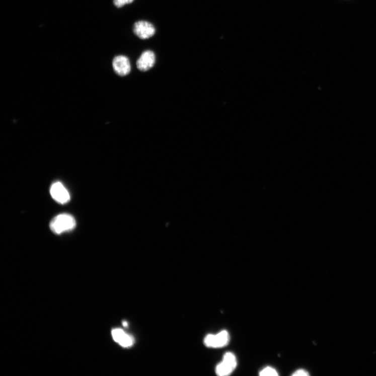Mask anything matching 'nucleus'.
Returning a JSON list of instances; mask_svg holds the SVG:
<instances>
[{
  "label": "nucleus",
  "instance_id": "0eeeda50",
  "mask_svg": "<svg viewBox=\"0 0 376 376\" xmlns=\"http://www.w3.org/2000/svg\"><path fill=\"white\" fill-rule=\"evenodd\" d=\"M113 67L115 72L121 77L128 75L131 69L129 58L123 55H117L114 58Z\"/></svg>",
  "mask_w": 376,
  "mask_h": 376
},
{
  "label": "nucleus",
  "instance_id": "20e7f679",
  "mask_svg": "<svg viewBox=\"0 0 376 376\" xmlns=\"http://www.w3.org/2000/svg\"><path fill=\"white\" fill-rule=\"evenodd\" d=\"M230 340L229 333L227 330H223L215 335L208 334L204 339V344L209 347L219 348L227 346Z\"/></svg>",
  "mask_w": 376,
  "mask_h": 376
},
{
  "label": "nucleus",
  "instance_id": "6e6552de",
  "mask_svg": "<svg viewBox=\"0 0 376 376\" xmlns=\"http://www.w3.org/2000/svg\"><path fill=\"white\" fill-rule=\"evenodd\" d=\"M112 336L115 341L123 347H130L133 344V338L121 329H114Z\"/></svg>",
  "mask_w": 376,
  "mask_h": 376
},
{
  "label": "nucleus",
  "instance_id": "9b49d317",
  "mask_svg": "<svg viewBox=\"0 0 376 376\" xmlns=\"http://www.w3.org/2000/svg\"><path fill=\"white\" fill-rule=\"evenodd\" d=\"M310 374L305 369H300L296 370L292 375L294 376H309Z\"/></svg>",
  "mask_w": 376,
  "mask_h": 376
},
{
  "label": "nucleus",
  "instance_id": "f257e3e1",
  "mask_svg": "<svg viewBox=\"0 0 376 376\" xmlns=\"http://www.w3.org/2000/svg\"><path fill=\"white\" fill-rule=\"evenodd\" d=\"M76 226V219L71 215L68 214H61L55 216L50 224L51 230L58 235L72 231Z\"/></svg>",
  "mask_w": 376,
  "mask_h": 376
},
{
  "label": "nucleus",
  "instance_id": "1a4fd4ad",
  "mask_svg": "<svg viewBox=\"0 0 376 376\" xmlns=\"http://www.w3.org/2000/svg\"><path fill=\"white\" fill-rule=\"evenodd\" d=\"M260 375L261 376H277L278 375L276 370L271 367H267L260 371Z\"/></svg>",
  "mask_w": 376,
  "mask_h": 376
},
{
  "label": "nucleus",
  "instance_id": "423d86ee",
  "mask_svg": "<svg viewBox=\"0 0 376 376\" xmlns=\"http://www.w3.org/2000/svg\"><path fill=\"white\" fill-rule=\"evenodd\" d=\"M156 61V54L150 50L142 52L136 61V66L139 70L147 71L154 66Z\"/></svg>",
  "mask_w": 376,
  "mask_h": 376
},
{
  "label": "nucleus",
  "instance_id": "7ed1b4c3",
  "mask_svg": "<svg viewBox=\"0 0 376 376\" xmlns=\"http://www.w3.org/2000/svg\"><path fill=\"white\" fill-rule=\"evenodd\" d=\"M133 32L138 38L145 40L154 36L156 29L154 25L146 21H138L133 26Z\"/></svg>",
  "mask_w": 376,
  "mask_h": 376
},
{
  "label": "nucleus",
  "instance_id": "39448f33",
  "mask_svg": "<svg viewBox=\"0 0 376 376\" xmlns=\"http://www.w3.org/2000/svg\"><path fill=\"white\" fill-rule=\"evenodd\" d=\"M50 194L55 201L61 204H66L70 200V196L68 191L60 182L52 184L50 188Z\"/></svg>",
  "mask_w": 376,
  "mask_h": 376
},
{
  "label": "nucleus",
  "instance_id": "f8f14e48",
  "mask_svg": "<svg viewBox=\"0 0 376 376\" xmlns=\"http://www.w3.org/2000/svg\"><path fill=\"white\" fill-rule=\"evenodd\" d=\"M123 326H124V327H127V326H128V324H127V322H124L123 323Z\"/></svg>",
  "mask_w": 376,
  "mask_h": 376
},
{
  "label": "nucleus",
  "instance_id": "f03ea898",
  "mask_svg": "<svg viewBox=\"0 0 376 376\" xmlns=\"http://www.w3.org/2000/svg\"><path fill=\"white\" fill-rule=\"evenodd\" d=\"M238 365L235 355L231 352L225 354L222 361L216 367V373L220 376H226L231 374Z\"/></svg>",
  "mask_w": 376,
  "mask_h": 376
},
{
  "label": "nucleus",
  "instance_id": "9d476101",
  "mask_svg": "<svg viewBox=\"0 0 376 376\" xmlns=\"http://www.w3.org/2000/svg\"><path fill=\"white\" fill-rule=\"evenodd\" d=\"M134 0H113L114 6L118 8H121L127 5L131 4Z\"/></svg>",
  "mask_w": 376,
  "mask_h": 376
}]
</instances>
